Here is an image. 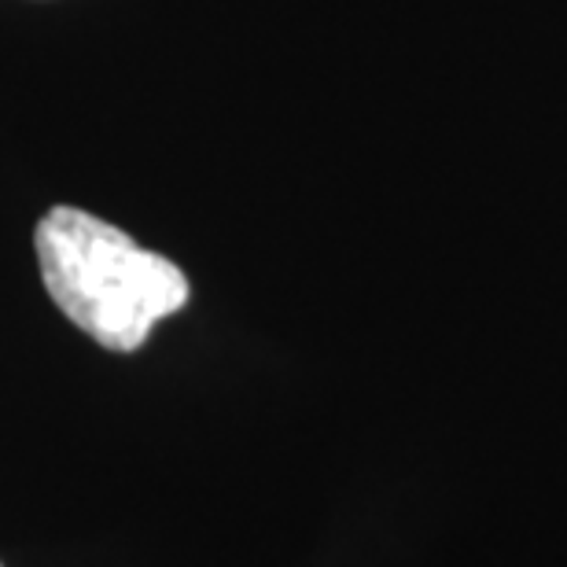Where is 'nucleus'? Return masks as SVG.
I'll use <instances>...</instances> for the list:
<instances>
[{
    "instance_id": "obj_1",
    "label": "nucleus",
    "mask_w": 567,
    "mask_h": 567,
    "mask_svg": "<svg viewBox=\"0 0 567 567\" xmlns=\"http://www.w3.org/2000/svg\"><path fill=\"white\" fill-rule=\"evenodd\" d=\"M52 302L100 347L130 354L163 317L185 310L188 277L130 233L78 207H52L33 233Z\"/></svg>"
}]
</instances>
